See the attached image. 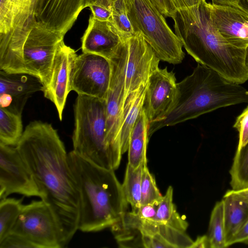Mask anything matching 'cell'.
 Masks as SVG:
<instances>
[{"instance_id": "cell-4", "label": "cell", "mask_w": 248, "mask_h": 248, "mask_svg": "<svg viewBox=\"0 0 248 248\" xmlns=\"http://www.w3.org/2000/svg\"><path fill=\"white\" fill-rule=\"evenodd\" d=\"M177 96L170 112L149 123L148 137L159 129L195 119L217 108L248 103V91L217 72L199 63L192 73L177 83Z\"/></svg>"}, {"instance_id": "cell-24", "label": "cell", "mask_w": 248, "mask_h": 248, "mask_svg": "<svg viewBox=\"0 0 248 248\" xmlns=\"http://www.w3.org/2000/svg\"><path fill=\"white\" fill-rule=\"evenodd\" d=\"M154 220L157 222L185 232L187 221L177 211L173 202V188L170 186L159 202Z\"/></svg>"}, {"instance_id": "cell-8", "label": "cell", "mask_w": 248, "mask_h": 248, "mask_svg": "<svg viewBox=\"0 0 248 248\" xmlns=\"http://www.w3.org/2000/svg\"><path fill=\"white\" fill-rule=\"evenodd\" d=\"M111 228L121 248H188L193 243L185 232L154 219H142L131 211H126Z\"/></svg>"}, {"instance_id": "cell-12", "label": "cell", "mask_w": 248, "mask_h": 248, "mask_svg": "<svg viewBox=\"0 0 248 248\" xmlns=\"http://www.w3.org/2000/svg\"><path fill=\"white\" fill-rule=\"evenodd\" d=\"M125 50L124 105L127 97L146 84L160 61L140 33L123 41Z\"/></svg>"}, {"instance_id": "cell-44", "label": "cell", "mask_w": 248, "mask_h": 248, "mask_svg": "<svg viewBox=\"0 0 248 248\" xmlns=\"http://www.w3.org/2000/svg\"><path fill=\"white\" fill-rule=\"evenodd\" d=\"M245 64H246V67L248 73V46L247 47L246 49V57H245Z\"/></svg>"}, {"instance_id": "cell-30", "label": "cell", "mask_w": 248, "mask_h": 248, "mask_svg": "<svg viewBox=\"0 0 248 248\" xmlns=\"http://www.w3.org/2000/svg\"><path fill=\"white\" fill-rule=\"evenodd\" d=\"M109 21L123 41L135 34L128 16L124 0H116L113 3L112 15Z\"/></svg>"}, {"instance_id": "cell-13", "label": "cell", "mask_w": 248, "mask_h": 248, "mask_svg": "<svg viewBox=\"0 0 248 248\" xmlns=\"http://www.w3.org/2000/svg\"><path fill=\"white\" fill-rule=\"evenodd\" d=\"M12 193L43 198L16 147L0 143V200Z\"/></svg>"}, {"instance_id": "cell-35", "label": "cell", "mask_w": 248, "mask_h": 248, "mask_svg": "<svg viewBox=\"0 0 248 248\" xmlns=\"http://www.w3.org/2000/svg\"><path fill=\"white\" fill-rule=\"evenodd\" d=\"M165 17L172 18L177 10L172 0H149Z\"/></svg>"}, {"instance_id": "cell-14", "label": "cell", "mask_w": 248, "mask_h": 248, "mask_svg": "<svg viewBox=\"0 0 248 248\" xmlns=\"http://www.w3.org/2000/svg\"><path fill=\"white\" fill-rule=\"evenodd\" d=\"M177 92L174 73L167 67L154 72L149 79L143 107L149 123L162 119L170 112Z\"/></svg>"}, {"instance_id": "cell-39", "label": "cell", "mask_w": 248, "mask_h": 248, "mask_svg": "<svg viewBox=\"0 0 248 248\" xmlns=\"http://www.w3.org/2000/svg\"><path fill=\"white\" fill-rule=\"evenodd\" d=\"M239 243L248 245V220L233 237L231 245Z\"/></svg>"}, {"instance_id": "cell-3", "label": "cell", "mask_w": 248, "mask_h": 248, "mask_svg": "<svg viewBox=\"0 0 248 248\" xmlns=\"http://www.w3.org/2000/svg\"><path fill=\"white\" fill-rule=\"evenodd\" d=\"M68 160L79 195L78 229L96 232L111 227L127 211L128 204L114 170L100 167L73 150Z\"/></svg>"}, {"instance_id": "cell-15", "label": "cell", "mask_w": 248, "mask_h": 248, "mask_svg": "<svg viewBox=\"0 0 248 248\" xmlns=\"http://www.w3.org/2000/svg\"><path fill=\"white\" fill-rule=\"evenodd\" d=\"M77 56L75 50L62 41L54 57L49 81L42 91L44 96L55 105L61 121L67 96L71 91V74Z\"/></svg>"}, {"instance_id": "cell-42", "label": "cell", "mask_w": 248, "mask_h": 248, "mask_svg": "<svg viewBox=\"0 0 248 248\" xmlns=\"http://www.w3.org/2000/svg\"><path fill=\"white\" fill-rule=\"evenodd\" d=\"M210 248V242L207 235H204L197 237V239L193 242L191 248Z\"/></svg>"}, {"instance_id": "cell-38", "label": "cell", "mask_w": 248, "mask_h": 248, "mask_svg": "<svg viewBox=\"0 0 248 248\" xmlns=\"http://www.w3.org/2000/svg\"><path fill=\"white\" fill-rule=\"evenodd\" d=\"M212 1L213 4L233 7L248 14V0H212Z\"/></svg>"}, {"instance_id": "cell-18", "label": "cell", "mask_w": 248, "mask_h": 248, "mask_svg": "<svg viewBox=\"0 0 248 248\" xmlns=\"http://www.w3.org/2000/svg\"><path fill=\"white\" fill-rule=\"evenodd\" d=\"M213 23L220 35L237 47L248 46V14L227 5L210 3Z\"/></svg>"}, {"instance_id": "cell-9", "label": "cell", "mask_w": 248, "mask_h": 248, "mask_svg": "<svg viewBox=\"0 0 248 248\" xmlns=\"http://www.w3.org/2000/svg\"><path fill=\"white\" fill-rule=\"evenodd\" d=\"M11 232L26 237L38 248L66 246L55 214L51 206L42 199L23 205Z\"/></svg>"}, {"instance_id": "cell-23", "label": "cell", "mask_w": 248, "mask_h": 248, "mask_svg": "<svg viewBox=\"0 0 248 248\" xmlns=\"http://www.w3.org/2000/svg\"><path fill=\"white\" fill-rule=\"evenodd\" d=\"M148 82L131 93L124 105L121 126L122 154L128 150L129 141L134 125L142 110Z\"/></svg>"}, {"instance_id": "cell-20", "label": "cell", "mask_w": 248, "mask_h": 248, "mask_svg": "<svg viewBox=\"0 0 248 248\" xmlns=\"http://www.w3.org/2000/svg\"><path fill=\"white\" fill-rule=\"evenodd\" d=\"M37 0H11L13 9V26L6 36L0 38V45L4 46H20L33 25L34 10Z\"/></svg>"}, {"instance_id": "cell-5", "label": "cell", "mask_w": 248, "mask_h": 248, "mask_svg": "<svg viewBox=\"0 0 248 248\" xmlns=\"http://www.w3.org/2000/svg\"><path fill=\"white\" fill-rule=\"evenodd\" d=\"M74 111L73 151L100 167L115 170L119 166L107 141L106 100L78 95Z\"/></svg>"}, {"instance_id": "cell-25", "label": "cell", "mask_w": 248, "mask_h": 248, "mask_svg": "<svg viewBox=\"0 0 248 248\" xmlns=\"http://www.w3.org/2000/svg\"><path fill=\"white\" fill-rule=\"evenodd\" d=\"M23 131L21 115L0 108V143L16 146Z\"/></svg>"}, {"instance_id": "cell-43", "label": "cell", "mask_w": 248, "mask_h": 248, "mask_svg": "<svg viewBox=\"0 0 248 248\" xmlns=\"http://www.w3.org/2000/svg\"><path fill=\"white\" fill-rule=\"evenodd\" d=\"M231 191L236 197L248 203V187L238 190L232 189Z\"/></svg>"}, {"instance_id": "cell-40", "label": "cell", "mask_w": 248, "mask_h": 248, "mask_svg": "<svg viewBox=\"0 0 248 248\" xmlns=\"http://www.w3.org/2000/svg\"><path fill=\"white\" fill-rule=\"evenodd\" d=\"M203 0H172L176 9H180L194 6Z\"/></svg>"}, {"instance_id": "cell-26", "label": "cell", "mask_w": 248, "mask_h": 248, "mask_svg": "<svg viewBox=\"0 0 248 248\" xmlns=\"http://www.w3.org/2000/svg\"><path fill=\"white\" fill-rule=\"evenodd\" d=\"M144 165L141 164L135 168L127 164L122 185L125 199L133 212L136 211L141 206V178Z\"/></svg>"}, {"instance_id": "cell-1", "label": "cell", "mask_w": 248, "mask_h": 248, "mask_svg": "<svg viewBox=\"0 0 248 248\" xmlns=\"http://www.w3.org/2000/svg\"><path fill=\"white\" fill-rule=\"evenodd\" d=\"M62 227L67 246L78 229L79 199L63 142L50 124L34 121L16 146Z\"/></svg>"}, {"instance_id": "cell-7", "label": "cell", "mask_w": 248, "mask_h": 248, "mask_svg": "<svg viewBox=\"0 0 248 248\" xmlns=\"http://www.w3.org/2000/svg\"><path fill=\"white\" fill-rule=\"evenodd\" d=\"M135 33H140L160 61L180 63L185 57L182 44L165 17L149 0H124Z\"/></svg>"}, {"instance_id": "cell-22", "label": "cell", "mask_w": 248, "mask_h": 248, "mask_svg": "<svg viewBox=\"0 0 248 248\" xmlns=\"http://www.w3.org/2000/svg\"><path fill=\"white\" fill-rule=\"evenodd\" d=\"M149 125V121L143 108L131 133L127 150L128 164L135 168L147 164Z\"/></svg>"}, {"instance_id": "cell-2", "label": "cell", "mask_w": 248, "mask_h": 248, "mask_svg": "<svg viewBox=\"0 0 248 248\" xmlns=\"http://www.w3.org/2000/svg\"><path fill=\"white\" fill-rule=\"evenodd\" d=\"M172 18L175 33L198 63L232 82L240 84L248 79L247 48L233 45L217 32L212 22L210 3L203 0L194 6L177 9Z\"/></svg>"}, {"instance_id": "cell-11", "label": "cell", "mask_w": 248, "mask_h": 248, "mask_svg": "<svg viewBox=\"0 0 248 248\" xmlns=\"http://www.w3.org/2000/svg\"><path fill=\"white\" fill-rule=\"evenodd\" d=\"M109 61L98 55L82 53L74 62L71 89L78 95L106 100L110 80Z\"/></svg>"}, {"instance_id": "cell-19", "label": "cell", "mask_w": 248, "mask_h": 248, "mask_svg": "<svg viewBox=\"0 0 248 248\" xmlns=\"http://www.w3.org/2000/svg\"><path fill=\"white\" fill-rule=\"evenodd\" d=\"M123 41L110 21H100L91 14L82 37L83 53L98 55L109 59Z\"/></svg>"}, {"instance_id": "cell-37", "label": "cell", "mask_w": 248, "mask_h": 248, "mask_svg": "<svg viewBox=\"0 0 248 248\" xmlns=\"http://www.w3.org/2000/svg\"><path fill=\"white\" fill-rule=\"evenodd\" d=\"M157 205L158 204L141 205L136 211L132 212L142 219H154L156 213Z\"/></svg>"}, {"instance_id": "cell-32", "label": "cell", "mask_w": 248, "mask_h": 248, "mask_svg": "<svg viewBox=\"0 0 248 248\" xmlns=\"http://www.w3.org/2000/svg\"><path fill=\"white\" fill-rule=\"evenodd\" d=\"M13 20L11 0H0V38L5 37L11 32Z\"/></svg>"}, {"instance_id": "cell-33", "label": "cell", "mask_w": 248, "mask_h": 248, "mask_svg": "<svg viewBox=\"0 0 248 248\" xmlns=\"http://www.w3.org/2000/svg\"><path fill=\"white\" fill-rule=\"evenodd\" d=\"M239 132V141L237 150H239L248 142V106L239 115L233 125Z\"/></svg>"}, {"instance_id": "cell-41", "label": "cell", "mask_w": 248, "mask_h": 248, "mask_svg": "<svg viewBox=\"0 0 248 248\" xmlns=\"http://www.w3.org/2000/svg\"><path fill=\"white\" fill-rule=\"evenodd\" d=\"M116 0H85L84 8L92 4H97L112 10L113 3Z\"/></svg>"}, {"instance_id": "cell-29", "label": "cell", "mask_w": 248, "mask_h": 248, "mask_svg": "<svg viewBox=\"0 0 248 248\" xmlns=\"http://www.w3.org/2000/svg\"><path fill=\"white\" fill-rule=\"evenodd\" d=\"M207 235L210 248H226L222 200L216 202L212 211Z\"/></svg>"}, {"instance_id": "cell-17", "label": "cell", "mask_w": 248, "mask_h": 248, "mask_svg": "<svg viewBox=\"0 0 248 248\" xmlns=\"http://www.w3.org/2000/svg\"><path fill=\"white\" fill-rule=\"evenodd\" d=\"M43 84L35 77L0 70V108L22 115L28 99L42 91Z\"/></svg>"}, {"instance_id": "cell-36", "label": "cell", "mask_w": 248, "mask_h": 248, "mask_svg": "<svg viewBox=\"0 0 248 248\" xmlns=\"http://www.w3.org/2000/svg\"><path fill=\"white\" fill-rule=\"evenodd\" d=\"M93 16L100 21H109L112 15V10L105 6L97 4H92L89 6Z\"/></svg>"}, {"instance_id": "cell-6", "label": "cell", "mask_w": 248, "mask_h": 248, "mask_svg": "<svg viewBox=\"0 0 248 248\" xmlns=\"http://www.w3.org/2000/svg\"><path fill=\"white\" fill-rule=\"evenodd\" d=\"M63 37L35 22L20 48L0 60V70L33 76L41 81L43 87L46 86L57 47Z\"/></svg>"}, {"instance_id": "cell-34", "label": "cell", "mask_w": 248, "mask_h": 248, "mask_svg": "<svg viewBox=\"0 0 248 248\" xmlns=\"http://www.w3.org/2000/svg\"><path fill=\"white\" fill-rule=\"evenodd\" d=\"M33 248L37 247L26 237L11 232L0 242V248Z\"/></svg>"}, {"instance_id": "cell-21", "label": "cell", "mask_w": 248, "mask_h": 248, "mask_svg": "<svg viewBox=\"0 0 248 248\" xmlns=\"http://www.w3.org/2000/svg\"><path fill=\"white\" fill-rule=\"evenodd\" d=\"M223 218L226 248L248 220V203L228 190L224 195Z\"/></svg>"}, {"instance_id": "cell-28", "label": "cell", "mask_w": 248, "mask_h": 248, "mask_svg": "<svg viewBox=\"0 0 248 248\" xmlns=\"http://www.w3.org/2000/svg\"><path fill=\"white\" fill-rule=\"evenodd\" d=\"M229 173L232 189L248 187V142L242 148L236 150Z\"/></svg>"}, {"instance_id": "cell-31", "label": "cell", "mask_w": 248, "mask_h": 248, "mask_svg": "<svg viewBox=\"0 0 248 248\" xmlns=\"http://www.w3.org/2000/svg\"><path fill=\"white\" fill-rule=\"evenodd\" d=\"M154 176L149 171L147 164L142 170L141 185V205L158 204L162 198Z\"/></svg>"}, {"instance_id": "cell-27", "label": "cell", "mask_w": 248, "mask_h": 248, "mask_svg": "<svg viewBox=\"0 0 248 248\" xmlns=\"http://www.w3.org/2000/svg\"><path fill=\"white\" fill-rule=\"evenodd\" d=\"M23 199L0 200V242L11 232L22 209Z\"/></svg>"}, {"instance_id": "cell-10", "label": "cell", "mask_w": 248, "mask_h": 248, "mask_svg": "<svg viewBox=\"0 0 248 248\" xmlns=\"http://www.w3.org/2000/svg\"><path fill=\"white\" fill-rule=\"evenodd\" d=\"M111 77L106 103V139L115 161L120 165L123 155L121 146V126L124 110V66L125 50L123 41L109 59Z\"/></svg>"}, {"instance_id": "cell-16", "label": "cell", "mask_w": 248, "mask_h": 248, "mask_svg": "<svg viewBox=\"0 0 248 248\" xmlns=\"http://www.w3.org/2000/svg\"><path fill=\"white\" fill-rule=\"evenodd\" d=\"M85 0H37L34 10L35 21L63 36L72 28Z\"/></svg>"}]
</instances>
